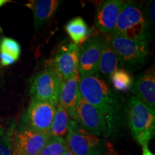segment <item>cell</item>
I'll return each instance as SVG.
<instances>
[{
	"instance_id": "obj_1",
	"label": "cell",
	"mask_w": 155,
	"mask_h": 155,
	"mask_svg": "<svg viewBox=\"0 0 155 155\" xmlns=\"http://www.w3.org/2000/svg\"><path fill=\"white\" fill-rule=\"evenodd\" d=\"M79 91L87 102L101 112L111 134L117 127L121 115V102L117 95L98 75L81 76Z\"/></svg>"
},
{
	"instance_id": "obj_2",
	"label": "cell",
	"mask_w": 155,
	"mask_h": 155,
	"mask_svg": "<svg viewBox=\"0 0 155 155\" xmlns=\"http://www.w3.org/2000/svg\"><path fill=\"white\" fill-rule=\"evenodd\" d=\"M126 114L134 138L141 147L148 145L154 135V111L131 96L127 102Z\"/></svg>"
},
{
	"instance_id": "obj_3",
	"label": "cell",
	"mask_w": 155,
	"mask_h": 155,
	"mask_svg": "<svg viewBox=\"0 0 155 155\" xmlns=\"http://www.w3.org/2000/svg\"><path fill=\"white\" fill-rule=\"evenodd\" d=\"M65 140L75 155H115L109 141L87 132L73 119H70Z\"/></svg>"
},
{
	"instance_id": "obj_4",
	"label": "cell",
	"mask_w": 155,
	"mask_h": 155,
	"mask_svg": "<svg viewBox=\"0 0 155 155\" xmlns=\"http://www.w3.org/2000/svg\"><path fill=\"white\" fill-rule=\"evenodd\" d=\"M114 33L134 40L147 41L149 23L139 6L131 1L124 4Z\"/></svg>"
},
{
	"instance_id": "obj_5",
	"label": "cell",
	"mask_w": 155,
	"mask_h": 155,
	"mask_svg": "<svg viewBox=\"0 0 155 155\" xmlns=\"http://www.w3.org/2000/svg\"><path fill=\"white\" fill-rule=\"evenodd\" d=\"M106 40L119 61L127 66L141 65L149 56V45L144 40H134L116 33L106 36Z\"/></svg>"
},
{
	"instance_id": "obj_6",
	"label": "cell",
	"mask_w": 155,
	"mask_h": 155,
	"mask_svg": "<svg viewBox=\"0 0 155 155\" xmlns=\"http://www.w3.org/2000/svg\"><path fill=\"white\" fill-rule=\"evenodd\" d=\"M62 83L63 81L52 67H46L32 78L30 88L32 98L57 106Z\"/></svg>"
},
{
	"instance_id": "obj_7",
	"label": "cell",
	"mask_w": 155,
	"mask_h": 155,
	"mask_svg": "<svg viewBox=\"0 0 155 155\" xmlns=\"http://www.w3.org/2000/svg\"><path fill=\"white\" fill-rule=\"evenodd\" d=\"M71 118L91 134L104 139L110 135L107 124L101 112L81 96Z\"/></svg>"
},
{
	"instance_id": "obj_8",
	"label": "cell",
	"mask_w": 155,
	"mask_h": 155,
	"mask_svg": "<svg viewBox=\"0 0 155 155\" xmlns=\"http://www.w3.org/2000/svg\"><path fill=\"white\" fill-rule=\"evenodd\" d=\"M103 41L98 37H92L79 47L78 73L80 77L98 74Z\"/></svg>"
},
{
	"instance_id": "obj_9",
	"label": "cell",
	"mask_w": 155,
	"mask_h": 155,
	"mask_svg": "<svg viewBox=\"0 0 155 155\" xmlns=\"http://www.w3.org/2000/svg\"><path fill=\"white\" fill-rule=\"evenodd\" d=\"M56 106L32 98L27 111L28 127L39 133H49Z\"/></svg>"
},
{
	"instance_id": "obj_10",
	"label": "cell",
	"mask_w": 155,
	"mask_h": 155,
	"mask_svg": "<svg viewBox=\"0 0 155 155\" xmlns=\"http://www.w3.org/2000/svg\"><path fill=\"white\" fill-rule=\"evenodd\" d=\"M78 46L72 42L64 45L53 56L50 66L64 81L78 72Z\"/></svg>"
},
{
	"instance_id": "obj_11",
	"label": "cell",
	"mask_w": 155,
	"mask_h": 155,
	"mask_svg": "<svg viewBox=\"0 0 155 155\" xmlns=\"http://www.w3.org/2000/svg\"><path fill=\"white\" fill-rule=\"evenodd\" d=\"M50 137L49 133L36 132L27 126L15 134L13 149L21 155H39Z\"/></svg>"
},
{
	"instance_id": "obj_12",
	"label": "cell",
	"mask_w": 155,
	"mask_h": 155,
	"mask_svg": "<svg viewBox=\"0 0 155 155\" xmlns=\"http://www.w3.org/2000/svg\"><path fill=\"white\" fill-rule=\"evenodd\" d=\"M124 4L121 0H107L101 4L96 17V25L99 32L106 35L113 33Z\"/></svg>"
},
{
	"instance_id": "obj_13",
	"label": "cell",
	"mask_w": 155,
	"mask_h": 155,
	"mask_svg": "<svg viewBox=\"0 0 155 155\" xmlns=\"http://www.w3.org/2000/svg\"><path fill=\"white\" fill-rule=\"evenodd\" d=\"M133 94L136 98L149 108L155 109V71L153 66L136 79L132 84Z\"/></svg>"
},
{
	"instance_id": "obj_14",
	"label": "cell",
	"mask_w": 155,
	"mask_h": 155,
	"mask_svg": "<svg viewBox=\"0 0 155 155\" xmlns=\"http://www.w3.org/2000/svg\"><path fill=\"white\" fill-rule=\"evenodd\" d=\"M79 82L80 75L78 73L76 72L72 77L62 83L58 104L66 108L68 111L70 118L72 116L77 103L81 97Z\"/></svg>"
},
{
	"instance_id": "obj_15",
	"label": "cell",
	"mask_w": 155,
	"mask_h": 155,
	"mask_svg": "<svg viewBox=\"0 0 155 155\" xmlns=\"http://www.w3.org/2000/svg\"><path fill=\"white\" fill-rule=\"evenodd\" d=\"M59 4L60 1L58 0H38L31 3L30 7L33 11L36 30L52 17Z\"/></svg>"
},
{
	"instance_id": "obj_16",
	"label": "cell",
	"mask_w": 155,
	"mask_h": 155,
	"mask_svg": "<svg viewBox=\"0 0 155 155\" xmlns=\"http://www.w3.org/2000/svg\"><path fill=\"white\" fill-rule=\"evenodd\" d=\"M70 116L65 107L58 104L50 129V135L53 137L65 139L68 131Z\"/></svg>"
},
{
	"instance_id": "obj_17",
	"label": "cell",
	"mask_w": 155,
	"mask_h": 155,
	"mask_svg": "<svg viewBox=\"0 0 155 155\" xmlns=\"http://www.w3.org/2000/svg\"><path fill=\"white\" fill-rule=\"evenodd\" d=\"M65 30L73 43L79 47L88 39L90 30L82 17H76L69 21L65 25Z\"/></svg>"
},
{
	"instance_id": "obj_18",
	"label": "cell",
	"mask_w": 155,
	"mask_h": 155,
	"mask_svg": "<svg viewBox=\"0 0 155 155\" xmlns=\"http://www.w3.org/2000/svg\"><path fill=\"white\" fill-rule=\"evenodd\" d=\"M119 59L106 40L103 41L101 54L98 65V72L103 75H111L118 69Z\"/></svg>"
},
{
	"instance_id": "obj_19",
	"label": "cell",
	"mask_w": 155,
	"mask_h": 155,
	"mask_svg": "<svg viewBox=\"0 0 155 155\" xmlns=\"http://www.w3.org/2000/svg\"><path fill=\"white\" fill-rule=\"evenodd\" d=\"M67 150L65 139L51 137L39 155H63Z\"/></svg>"
},
{
	"instance_id": "obj_20",
	"label": "cell",
	"mask_w": 155,
	"mask_h": 155,
	"mask_svg": "<svg viewBox=\"0 0 155 155\" xmlns=\"http://www.w3.org/2000/svg\"><path fill=\"white\" fill-rule=\"evenodd\" d=\"M13 140L14 124L9 127L0 128V155L12 154Z\"/></svg>"
},
{
	"instance_id": "obj_21",
	"label": "cell",
	"mask_w": 155,
	"mask_h": 155,
	"mask_svg": "<svg viewBox=\"0 0 155 155\" xmlns=\"http://www.w3.org/2000/svg\"><path fill=\"white\" fill-rule=\"evenodd\" d=\"M112 85L116 90L126 91L132 86V78L130 74L123 69H117L111 75Z\"/></svg>"
},
{
	"instance_id": "obj_22",
	"label": "cell",
	"mask_w": 155,
	"mask_h": 155,
	"mask_svg": "<svg viewBox=\"0 0 155 155\" xmlns=\"http://www.w3.org/2000/svg\"><path fill=\"white\" fill-rule=\"evenodd\" d=\"M0 53L10 55L16 61H18L21 53V47L14 39L4 38L0 41Z\"/></svg>"
},
{
	"instance_id": "obj_23",
	"label": "cell",
	"mask_w": 155,
	"mask_h": 155,
	"mask_svg": "<svg viewBox=\"0 0 155 155\" xmlns=\"http://www.w3.org/2000/svg\"><path fill=\"white\" fill-rule=\"evenodd\" d=\"M147 17H148L147 22H150L151 25L154 24L155 18H154V1H150L147 6Z\"/></svg>"
},
{
	"instance_id": "obj_24",
	"label": "cell",
	"mask_w": 155,
	"mask_h": 155,
	"mask_svg": "<svg viewBox=\"0 0 155 155\" xmlns=\"http://www.w3.org/2000/svg\"><path fill=\"white\" fill-rule=\"evenodd\" d=\"M17 61L14 59L10 55H7L5 53H0V63L3 66H9V65H12Z\"/></svg>"
},
{
	"instance_id": "obj_25",
	"label": "cell",
	"mask_w": 155,
	"mask_h": 155,
	"mask_svg": "<svg viewBox=\"0 0 155 155\" xmlns=\"http://www.w3.org/2000/svg\"><path fill=\"white\" fill-rule=\"evenodd\" d=\"M142 155H154L149 149L148 145L142 147Z\"/></svg>"
},
{
	"instance_id": "obj_26",
	"label": "cell",
	"mask_w": 155,
	"mask_h": 155,
	"mask_svg": "<svg viewBox=\"0 0 155 155\" xmlns=\"http://www.w3.org/2000/svg\"><path fill=\"white\" fill-rule=\"evenodd\" d=\"M9 1H8V0H0V7H2V6L4 5H5L6 3L9 2Z\"/></svg>"
},
{
	"instance_id": "obj_27",
	"label": "cell",
	"mask_w": 155,
	"mask_h": 155,
	"mask_svg": "<svg viewBox=\"0 0 155 155\" xmlns=\"http://www.w3.org/2000/svg\"><path fill=\"white\" fill-rule=\"evenodd\" d=\"M63 155H75V154H73V153L69 150V149L68 148V150L65 151V152H64V154Z\"/></svg>"
},
{
	"instance_id": "obj_28",
	"label": "cell",
	"mask_w": 155,
	"mask_h": 155,
	"mask_svg": "<svg viewBox=\"0 0 155 155\" xmlns=\"http://www.w3.org/2000/svg\"><path fill=\"white\" fill-rule=\"evenodd\" d=\"M12 155H21V154H19V153L17 152L16 150H14V149H13V151H12Z\"/></svg>"
}]
</instances>
